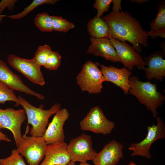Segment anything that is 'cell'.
Returning a JSON list of instances; mask_svg holds the SVG:
<instances>
[{
  "instance_id": "27",
  "label": "cell",
  "mask_w": 165,
  "mask_h": 165,
  "mask_svg": "<svg viewBox=\"0 0 165 165\" xmlns=\"http://www.w3.org/2000/svg\"><path fill=\"white\" fill-rule=\"evenodd\" d=\"M61 56L58 51L52 50L44 67L50 71L57 70L61 65Z\"/></svg>"
},
{
  "instance_id": "29",
  "label": "cell",
  "mask_w": 165,
  "mask_h": 165,
  "mask_svg": "<svg viewBox=\"0 0 165 165\" xmlns=\"http://www.w3.org/2000/svg\"><path fill=\"white\" fill-rule=\"evenodd\" d=\"M18 1L16 0H2L0 2V10L2 12L6 9L7 8L8 9L11 10L13 9L15 5Z\"/></svg>"
},
{
  "instance_id": "7",
  "label": "cell",
  "mask_w": 165,
  "mask_h": 165,
  "mask_svg": "<svg viewBox=\"0 0 165 165\" xmlns=\"http://www.w3.org/2000/svg\"><path fill=\"white\" fill-rule=\"evenodd\" d=\"M157 124L147 126L148 133L145 138L141 142L130 144L128 149L132 151L131 156H141L150 159L151 146L155 141L165 138V125L161 119L157 117Z\"/></svg>"
},
{
  "instance_id": "5",
  "label": "cell",
  "mask_w": 165,
  "mask_h": 165,
  "mask_svg": "<svg viewBox=\"0 0 165 165\" xmlns=\"http://www.w3.org/2000/svg\"><path fill=\"white\" fill-rule=\"evenodd\" d=\"M79 124L82 130L103 135L110 134L115 126L114 122L106 118L98 105L91 108Z\"/></svg>"
},
{
  "instance_id": "9",
  "label": "cell",
  "mask_w": 165,
  "mask_h": 165,
  "mask_svg": "<svg viewBox=\"0 0 165 165\" xmlns=\"http://www.w3.org/2000/svg\"><path fill=\"white\" fill-rule=\"evenodd\" d=\"M27 118L24 109L0 108V129H6L13 134L16 147L23 141L21 127Z\"/></svg>"
},
{
  "instance_id": "28",
  "label": "cell",
  "mask_w": 165,
  "mask_h": 165,
  "mask_svg": "<svg viewBox=\"0 0 165 165\" xmlns=\"http://www.w3.org/2000/svg\"><path fill=\"white\" fill-rule=\"evenodd\" d=\"M112 0H96L93 7L97 11L96 16L101 17L104 13L109 9Z\"/></svg>"
},
{
  "instance_id": "15",
  "label": "cell",
  "mask_w": 165,
  "mask_h": 165,
  "mask_svg": "<svg viewBox=\"0 0 165 165\" xmlns=\"http://www.w3.org/2000/svg\"><path fill=\"white\" fill-rule=\"evenodd\" d=\"M124 146L113 140L106 144L97 155L93 161L94 165H116L123 157Z\"/></svg>"
},
{
  "instance_id": "24",
  "label": "cell",
  "mask_w": 165,
  "mask_h": 165,
  "mask_svg": "<svg viewBox=\"0 0 165 165\" xmlns=\"http://www.w3.org/2000/svg\"><path fill=\"white\" fill-rule=\"evenodd\" d=\"M53 30L66 33L75 27L73 23L58 16H51Z\"/></svg>"
},
{
  "instance_id": "21",
  "label": "cell",
  "mask_w": 165,
  "mask_h": 165,
  "mask_svg": "<svg viewBox=\"0 0 165 165\" xmlns=\"http://www.w3.org/2000/svg\"><path fill=\"white\" fill-rule=\"evenodd\" d=\"M58 1L57 0H34L28 6L24 8L21 12L10 15H4V16L7 17L13 20L21 19L39 6L46 4L54 5Z\"/></svg>"
},
{
  "instance_id": "22",
  "label": "cell",
  "mask_w": 165,
  "mask_h": 165,
  "mask_svg": "<svg viewBox=\"0 0 165 165\" xmlns=\"http://www.w3.org/2000/svg\"><path fill=\"white\" fill-rule=\"evenodd\" d=\"M34 24L42 31L50 32L53 31L51 16L47 13H38L35 18Z\"/></svg>"
},
{
  "instance_id": "12",
  "label": "cell",
  "mask_w": 165,
  "mask_h": 165,
  "mask_svg": "<svg viewBox=\"0 0 165 165\" xmlns=\"http://www.w3.org/2000/svg\"><path fill=\"white\" fill-rule=\"evenodd\" d=\"M69 115L68 111L65 108L61 109L55 114L42 137L47 145L64 142L63 127Z\"/></svg>"
},
{
  "instance_id": "25",
  "label": "cell",
  "mask_w": 165,
  "mask_h": 165,
  "mask_svg": "<svg viewBox=\"0 0 165 165\" xmlns=\"http://www.w3.org/2000/svg\"><path fill=\"white\" fill-rule=\"evenodd\" d=\"M52 51L50 46L49 45L45 44L39 46L35 52L33 58L40 66H44Z\"/></svg>"
},
{
  "instance_id": "14",
  "label": "cell",
  "mask_w": 165,
  "mask_h": 165,
  "mask_svg": "<svg viewBox=\"0 0 165 165\" xmlns=\"http://www.w3.org/2000/svg\"><path fill=\"white\" fill-rule=\"evenodd\" d=\"M165 53L160 50L144 58L145 66L137 68L144 71L148 80L162 81L165 77Z\"/></svg>"
},
{
  "instance_id": "8",
  "label": "cell",
  "mask_w": 165,
  "mask_h": 165,
  "mask_svg": "<svg viewBox=\"0 0 165 165\" xmlns=\"http://www.w3.org/2000/svg\"><path fill=\"white\" fill-rule=\"evenodd\" d=\"M92 145L91 136L84 133L72 138L67 147L71 161L80 163L93 161L97 152Z\"/></svg>"
},
{
  "instance_id": "31",
  "label": "cell",
  "mask_w": 165,
  "mask_h": 165,
  "mask_svg": "<svg viewBox=\"0 0 165 165\" xmlns=\"http://www.w3.org/2000/svg\"><path fill=\"white\" fill-rule=\"evenodd\" d=\"M4 141L7 142H10L11 140L8 136L5 134L0 130V141Z\"/></svg>"
},
{
  "instance_id": "19",
  "label": "cell",
  "mask_w": 165,
  "mask_h": 165,
  "mask_svg": "<svg viewBox=\"0 0 165 165\" xmlns=\"http://www.w3.org/2000/svg\"><path fill=\"white\" fill-rule=\"evenodd\" d=\"M158 11L156 17L150 24V29L147 33L148 36L154 39L160 37L165 38V3L158 2Z\"/></svg>"
},
{
  "instance_id": "6",
  "label": "cell",
  "mask_w": 165,
  "mask_h": 165,
  "mask_svg": "<svg viewBox=\"0 0 165 165\" xmlns=\"http://www.w3.org/2000/svg\"><path fill=\"white\" fill-rule=\"evenodd\" d=\"M23 141L17 147V152L24 157L29 165H39L43 160L47 144L42 137L23 136Z\"/></svg>"
},
{
  "instance_id": "2",
  "label": "cell",
  "mask_w": 165,
  "mask_h": 165,
  "mask_svg": "<svg viewBox=\"0 0 165 165\" xmlns=\"http://www.w3.org/2000/svg\"><path fill=\"white\" fill-rule=\"evenodd\" d=\"M129 84V93L145 105L152 112L153 117L156 118L158 116L157 109L165 100V96L157 90V85L149 81H140L135 76L130 77Z\"/></svg>"
},
{
  "instance_id": "10",
  "label": "cell",
  "mask_w": 165,
  "mask_h": 165,
  "mask_svg": "<svg viewBox=\"0 0 165 165\" xmlns=\"http://www.w3.org/2000/svg\"><path fill=\"white\" fill-rule=\"evenodd\" d=\"M8 64L26 77L30 81L41 86L45 82L41 67L35 59H26L15 55L9 54L7 57Z\"/></svg>"
},
{
  "instance_id": "35",
  "label": "cell",
  "mask_w": 165,
  "mask_h": 165,
  "mask_svg": "<svg viewBox=\"0 0 165 165\" xmlns=\"http://www.w3.org/2000/svg\"><path fill=\"white\" fill-rule=\"evenodd\" d=\"M68 165H76V163L75 162L70 161Z\"/></svg>"
},
{
  "instance_id": "1",
  "label": "cell",
  "mask_w": 165,
  "mask_h": 165,
  "mask_svg": "<svg viewBox=\"0 0 165 165\" xmlns=\"http://www.w3.org/2000/svg\"><path fill=\"white\" fill-rule=\"evenodd\" d=\"M102 19L108 25L109 38L122 42H129L139 53L142 46H148L147 31L143 30L139 21L128 12L112 11Z\"/></svg>"
},
{
  "instance_id": "18",
  "label": "cell",
  "mask_w": 165,
  "mask_h": 165,
  "mask_svg": "<svg viewBox=\"0 0 165 165\" xmlns=\"http://www.w3.org/2000/svg\"><path fill=\"white\" fill-rule=\"evenodd\" d=\"M91 42L87 53L95 57H101L106 60L120 62L113 45L108 38H97L91 37Z\"/></svg>"
},
{
  "instance_id": "13",
  "label": "cell",
  "mask_w": 165,
  "mask_h": 165,
  "mask_svg": "<svg viewBox=\"0 0 165 165\" xmlns=\"http://www.w3.org/2000/svg\"><path fill=\"white\" fill-rule=\"evenodd\" d=\"M0 81L13 90H15L36 97L43 100L45 96L31 90L24 83L20 76L13 72L5 61L0 59Z\"/></svg>"
},
{
  "instance_id": "3",
  "label": "cell",
  "mask_w": 165,
  "mask_h": 165,
  "mask_svg": "<svg viewBox=\"0 0 165 165\" xmlns=\"http://www.w3.org/2000/svg\"><path fill=\"white\" fill-rule=\"evenodd\" d=\"M18 99L25 110L28 119L27 127L31 124L32 127L29 131L31 136L42 137L44 135L49 118L61 109V105L56 103L48 110L37 108L31 105L20 95Z\"/></svg>"
},
{
  "instance_id": "30",
  "label": "cell",
  "mask_w": 165,
  "mask_h": 165,
  "mask_svg": "<svg viewBox=\"0 0 165 165\" xmlns=\"http://www.w3.org/2000/svg\"><path fill=\"white\" fill-rule=\"evenodd\" d=\"M121 0H112V2L113 5L112 7V11L119 12L122 11L121 8Z\"/></svg>"
},
{
  "instance_id": "23",
  "label": "cell",
  "mask_w": 165,
  "mask_h": 165,
  "mask_svg": "<svg viewBox=\"0 0 165 165\" xmlns=\"http://www.w3.org/2000/svg\"><path fill=\"white\" fill-rule=\"evenodd\" d=\"M7 101H13L16 103L15 106L20 105L17 97L13 90L5 83L0 81V104L4 105Z\"/></svg>"
},
{
  "instance_id": "11",
  "label": "cell",
  "mask_w": 165,
  "mask_h": 165,
  "mask_svg": "<svg viewBox=\"0 0 165 165\" xmlns=\"http://www.w3.org/2000/svg\"><path fill=\"white\" fill-rule=\"evenodd\" d=\"M109 38L115 48L120 62L124 68L130 71L135 67L145 66L142 57L133 46L126 42H121L111 37Z\"/></svg>"
},
{
  "instance_id": "4",
  "label": "cell",
  "mask_w": 165,
  "mask_h": 165,
  "mask_svg": "<svg viewBox=\"0 0 165 165\" xmlns=\"http://www.w3.org/2000/svg\"><path fill=\"white\" fill-rule=\"evenodd\" d=\"M99 64L90 60L83 64L76 77V83L82 92L91 94L101 92L105 81Z\"/></svg>"
},
{
  "instance_id": "32",
  "label": "cell",
  "mask_w": 165,
  "mask_h": 165,
  "mask_svg": "<svg viewBox=\"0 0 165 165\" xmlns=\"http://www.w3.org/2000/svg\"><path fill=\"white\" fill-rule=\"evenodd\" d=\"M149 1L148 0H131V2L133 3H136L138 4L148 2Z\"/></svg>"
},
{
  "instance_id": "37",
  "label": "cell",
  "mask_w": 165,
  "mask_h": 165,
  "mask_svg": "<svg viewBox=\"0 0 165 165\" xmlns=\"http://www.w3.org/2000/svg\"><path fill=\"white\" fill-rule=\"evenodd\" d=\"M1 38V35H0V39Z\"/></svg>"
},
{
  "instance_id": "33",
  "label": "cell",
  "mask_w": 165,
  "mask_h": 165,
  "mask_svg": "<svg viewBox=\"0 0 165 165\" xmlns=\"http://www.w3.org/2000/svg\"><path fill=\"white\" fill-rule=\"evenodd\" d=\"M79 165H91L89 163H88L87 162H82V163H80Z\"/></svg>"
},
{
  "instance_id": "34",
  "label": "cell",
  "mask_w": 165,
  "mask_h": 165,
  "mask_svg": "<svg viewBox=\"0 0 165 165\" xmlns=\"http://www.w3.org/2000/svg\"><path fill=\"white\" fill-rule=\"evenodd\" d=\"M1 12L0 10V23L2 22V21L3 18L4 17V15H2L1 14Z\"/></svg>"
},
{
  "instance_id": "26",
  "label": "cell",
  "mask_w": 165,
  "mask_h": 165,
  "mask_svg": "<svg viewBox=\"0 0 165 165\" xmlns=\"http://www.w3.org/2000/svg\"><path fill=\"white\" fill-rule=\"evenodd\" d=\"M0 165H27L23 156L17 151L13 149L10 156L0 159Z\"/></svg>"
},
{
  "instance_id": "36",
  "label": "cell",
  "mask_w": 165,
  "mask_h": 165,
  "mask_svg": "<svg viewBox=\"0 0 165 165\" xmlns=\"http://www.w3.org/2000/svg\"><path fill=\"white\" fill-rule=\"evenodd\" d=\"M128 165H137L133 161H131L128 164Z\"/></svg>"
},
{
  "instance_id": "17",
  "label": "cell",
  "mask_w": 165,
  "mask_h": 165,
  "mask_svg": "<svg viewBox=\"0 0 165 165\" xmlns=\"http://www.w3.org/2000/svg\"><path fill=\"white\" fill-rule=\"evenodd\" d=\"M67 144L64 142L47 145L44 158L39 165H68L71 160Z\"/></svg>"
},
{
  "instance_id": "16",
  "label": "cell",
  "mask_w": 165,
  "mask_h": 165,
  "mask_svg": "<svg viewBox=\"0 0 165 165\" xmlns=\"http://www.w3.org/2000/svg\"><path fill=\"white\" fill-rule=\"evenodd\" d=\"M104 81L112 82L120 88L125 94H129L130 89L129 77L132 73L123 67L119 68L113 66H106L99 64Z\"/></svg>"
},
{
  "instance_id": "20",
  "label": "cell",
  "mask_w": 165,
  "mask_h": 165,
  "mask_svg": "<svg viewBox=\"0 0 165 165\" xmlns=\"http://www.w3.org/2000/svg\"><path fill=\"white\" fill-rule=\"evenodd\" d=\"M87 29L91 37L97 38H108L109 26L101 17L94 16L88 22Z\"/></svg>"
}]
</instances>
